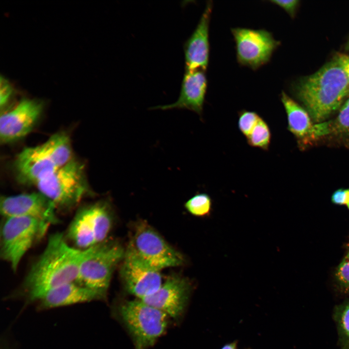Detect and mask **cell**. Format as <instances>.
Wrapping results in <instances>:
<instances>
[{
  "mask_svg": "<svg viewBox=\"0 0 349 349\" xmlns=\"http://www.w3.org/2000/svg\"><path fill=\"white\" fill-rule=\"evenodd\" d=\"M347 190H348V197H347V200L346 201V205L347 206V207L349 209V189H347Z\"/></svg>",
  "mask_w": 349,
  "mask_h": 349,
  "instance_id": "obj_31",
  "label": "cell"
},
{
  "mask_svg": "<svg viewBox=\"0 0 349 349\" xmlns=\"http://www.w3.org/2000/svg\"><path fill=\"white\" fill-rule=\"evenodd\" d=\"M334 59L343 68L349 82V55L343 53H337Z\"/></svg>",
  "mask_w": 349,
  "mask_h": 349,
  "instance_id": "obj_28",
  "label": "cell"
},
{
  "mask_svg": "<svg viewBox=\"0 0 349 349\" xmlns=\"http://www.w3.org/2000/svg\"><path fill=\"white\" fill-rule=\"evenodd\" d=\"M261 117L255 112L245 110L238 113V125L240 131L247 137L252 132Z\"/></svg>",
  "mask_w": 349,
  "mask_h": 349,
  "instance_id": "obj_23",
  "label": "cell"
},
{
  "mask_svg": "<svg viewBox=\"0 0 349 349\" xmlns=\"http://www.w3.org/2000/svg\"><path fill=\"white\" fill-rule=\"evenodd\" d=\"M98 300H104L95 290L75 281L59 286L45 294L38 301V309L44 310Z\"/></svg>",
  "mask_w": 349,
  "mask_h": 349,
  "instance_id": "obj_16",
  "label": "cell"
},
{
  "mask_svg": "<svg viewBox=\"0 0 349 349\" xmlns=\"http://www.w3.org/2000/svg\"><path fill=\"white\" fill-rule=\"evenodd\" d=\"M212 7V1H208L197 26L184 43L185 70L206 71L207 69L210 52L209 27Z\"/></svg>",
  "mask_w": 349,
  "mask_h": 349,
  "instance_id": "obj_14",
  "label": "cell"
},
{
  "mask_svg": "<svg viewBox=\"0 0 349 349\" xmlns=\"http://www.w3.org/2000/svg\"><path fill=\"white\" fill-rule=\"evenodd\" d=\"M348 197L347 189H339L333 192L332 196V202L336 205H346Z\"/></svg>",
  "mask_w": 349,
  "mask_h": 349,
  "instance_id": "obj_27",
  "label": "cell"
},
{
  "mask_svg": "<svg viewBox=\"0 0 349 349\" xmlns=\"http://www.w3.org/2000/svg\"><path fill=\"white\" fill-rule=\"evenodd\" d=\"M207 86L205 70L200 69L185 70L177 100L172 104L157 106L152 107V109H187L201 116Z\"/></svg>",
  "mask_w": 349,
  "mask_h": 349,
  "instance_id": "obj_15",
  "label": "cell"
},
{
  "mask_svg": "<svg viewBox=\"0 0 349 349\" xmlns=\"http://www.w3.org/2000/svg\"><path fill=\"white\" fill-rule=\"evenodd\" d=\"M94 227L97 244L107 239L112 225V216L109 203L99 201L85 206Z\"/></svg>",
  "mask_w": 349,
  "mask_h": 349,
  "instance_id": "obj_19",
  "label": "cell"
},
{
  "mask_svg": "<svg viewBox=\"0 0 349 349\" xmlns=\"http://www.w3.org/2000/svg\"><path fill=\"white\" fill-rule=\"evenodd\" d=\"M125 253L119 242L107 239L86 249L76 282L105 300L112 273Z\"/></svg>",
  "mask_w": 349,
  "mask_h": 349,
  "instance_id": "obj_4",
  "label": "cell"
},
{
  "mask_svg": "<svg viewBox=\"0 0 349 349\" xmlns=\"http://www.w3.org/2000/svg\"><path fill=\"white\" fill-rule=\"evenodd\" d=\"M238 342L235 341L224 345L221 349H237Z\"/></svg>",
  "mask_w": 349,
  "mask_h": 349,
  "instance_id": "obj_30",
  "label": "cell"
},
{
  "mask_svg": "<svg viewBox=\"0 0 349 349\" xmlns=\"http://www.w3.org/2000/svg\"><path fill=\"white\" fill-rule=\"evenodd\" d=\"M59 168L46 141L24 148L14 161L16 179L24 185L36 186Z\"/></svg>",
  "mask_w": 349,
  "mask_h": 349,
  "instance_id": "obj_10",
  "label": "cell"
},
{
  "mask_svg": "<svg viewBox=\"0 0 349 349\" xmlns=\"http://www.w3.org/2000/svg\"><path fill=\"white\" fill-rule=\"evenodd\" d=\"M328 124L329 134H349V98L340 108L337 117Z\"/></svg>",
  "mask_w": 349,
  "mask_h": 349,
  "instance_id": "obj_22",
  "label": "cell"
},
{
  "mask_svg": "<svg viewBox=\"0 0 349 349\" xmlns=\"http://www.w3.org/2000/svg\"><path fill=\"white\" fill-rule=\"evenodd\" d=\"M36 186L39 192L54 204L57 210L61 211L74 208L90 191L83 166L73 159Z\"/></svg>",
  "mask_w": 349,
  "mask_h": 349,
  "instance_id": "obj_3",
  "label": "cell"
},
{
  "mask_svg": "<svg viewBox=\"0 0 349 349\" xmlns=\"http://www.w3.org/2000/svg\"><path fill=\"white\" fill-rule=\"evenodd\" d=\"M0 210L3 218L31 217L48 226L59 222L54 204L39 191L2 196Z\"/></svg>",
  "mask_w": 349,
  "mask_h": 349,
  "instance_id": "obj_9",
  "label": "cell"
},
{
  "mask_svg": "<svg viewBox=\"0 0 349 349\" xmlns=\"http://www.w3.org/2000/svg\"><path fill=\"white\" fill-rule=\"evenodd\" d=\"M48 226L28 217L3 218L0 229V255L16 271L25 254L42 238Z\"/></svg>",
  "mask_w": 349,
  "mask_h": 349,
  "instance_id": "obj_6",
  "label": "cell"
},
{
  "mask_svg": "<svg viewBox=\"0 0 349 349\" xmlns=\"http://www.w3.org/2000/svg\"><path fill=\"white\" fill-rule=\"evenodd\" d=\"M123 259L120 274L128 293L141 299L160 287L162 284L160 271L150 267L126 251Z\"/></svg>",
  "mask_w": 349,
  "mask_h": 349,
  "instance_id": "obj_12",
  "label": "cell"
},
{
  "mask_svg": "<svg viewBox=\"0 0 349 349\" xmlns=\"http://www.w3.org/2000/svg\"><path fill=\"white\" fill-rule=\"evenodd\" d=\"M270 1L283 8L291 17L295 16L300 2L298 0H272Z\"/></svg>",
  "mask_w": 349,
  "mask_h": 349,
  "instance_id": "obj_25",
  "label": "cell"
},
{
  "mask_svg": "<svg viewBox=\"0 0 349 349\" xmlns=\"http://www.w3.org/2000/svg\"><path fill=\"white\" fill-rule=\"evenodd\" d=\"M280 97L287 115V128L299 143L304 144L318 139L316 124H312L308 112L284 91Z\"/></svg>",
  "mask_w": 349,
  "mask_h": 349,
  "instance_id": "obj_17",
  "label": "cell"
},
{
  "mask_svg": "<svg viewBox=\"0 0 349 349\" xmlns=\"http://www.w3.org/2000/svg\"><path fill=\"white\" fill-rule=\"evenodd\" d=\"M336 275L341 285L349 290V252L338 266Z\"/></svg>",
  "mask_w": 349,
  "mask_h": 349,
  "instance_id": "obj_24",
  "label": "cell"
},
{
  "mask_svg": "<svg viewBox=\"0 0 349 349\" xmlns=\"http://www.w3.org/2000/svg\"><path fill=\"white\" fill-rule=\"evenodd\" d=\"M150 267L160 271L184 263L182 254L172 247L147 222L140 221L126 250Z\"/></svg>",
  "mask_w": 349,
  "mask_h": 349,
  "instance_id": "obj_7",
  "label": "cell"
},
{
  "mask_svg": "<svg viewBox=\"0 0 349 349\" xmlns=\"http://www.w3.org/2000/svg\"><path fill=\"white\" fill-rule=\"evenodd\" d=\"M186 209L191 214L199 217L209 216L212 210L210 197L205 193H198L190 198L185 203Z\"/></svg>",
  "mask_w": 349,
  "mask_h": 349,
  "instance_id": "obj_21",
  "label": "cell"
},
{
  "mask_svg": "<svg viewBox=\"0 0 349 349\" xmlns=\"http://www.w3.org/2000/svg\"><path fill=\"white\" fill-rule=\"evenodd\" d=\"M66 238L80 250L87 249L97 244L94 227L85 207L79 209L70 223Z\"/></svg>",
  "mask_w": 349,
  "mask_h": 349,
  "instance_id": "obj_18",
  "label": "cell"
},
{
  "mask_svg": "<svg viewBox=\"0 0 349 349\" xmlns=\"http://www.w3.org/2000/svg\"><path fill=\"white\" fill-rule=\"evenodd\" d=\"M237 60L242 66L257 70L267 64L281 43L265 29L233 28Z\"/></svg>",
  "mask_w": 349,
  "mask_h": 349,
  "instance_id": "obj_8",
  "label": "cell"
},
{
  "mask_svg": "<svg viewBox=\"0 0 349 349\" xmlns=\"http://www.w3.org/2000/svg\"><path fill=\"white\" fill-rule=\"evenodd\" d=\"M341 323L345 334L349 337V304L343 310L341 316Z\"/></svg>",
  "mask_w": 349,
  "mask_h": 349,
  "instance_id": "obj_29",
  "label": "cell"
},
{
  "mask_svg": "<svg viewBox=\"0 0 349 349\" xmlns=\"http://www.w3.org/2000/svg\"><path fill=\"white\" fill-rule=\"evenodd\" d=\"M271 137L268 125L261 118L246 138L247 143L251 146L267 151L270 145Z\"/></svg>",
  "mask_w": 349,
  "mask_h": 349,
  "instance_id": "obj_20",
  "label": "cell"
},
{
  "mask_svg": "<svg viewBox=\"0 0 349 349\" xmlns=\"http://www.w3.org/2000/svg\"></svg>",
  "mask_w": 349,
  "mask_h": 349,
  "instance_id": "obj_33",
  "label": "cell"
},
{
  "mask_svg": "<svg viewBox=\"0 0 349 349\" xmlns=\"http://www.w3.org/2000/svg\"><path fill=\"white\" fill-rule=\"evenodd\" d=\"M43 110L41 101L23 99L11 110L0 118V141L9 143L30 133L37 123Z\"/></svg>",
  "mask_w": 349,
  "mask_h": 349,
  "instance_id": "obj_11",
  "label": "cell"
},
{
  "mask_svg": "<svg viewBox=\"0 0 349 349\" xmlns=\"http://www.w3.org/2000/svg\"><path fill=\"white\" fill-rule=\"evenodd\" d=\"M345 49L347 50H349V39L345 45Z\"/></svg>",
  "mask_w": 349,
  "mask_h": 349,
  "instance_id": "obj_32",
  "label": "cell"
},
{
  "mask_svg": "<svg viewBox=\"0 0 349 349\" xmlns=\"http://www.w3.org/2000/svg\"><path fill=\"white\" fill-rule=\"evenodd\" d=\"M191 288L186 278L171 275L156 291L140 300L169 317L177 318L184 310Z\"/></svg>",
  "mask_w": 349,
  "mask_h": 349,
  "instance_id": "obj_13",
  "label": "cell"
},
{
  "mask_svg": "<svg viewBox=\"0 0 349 349\" xmlns=\"http://www.w3.org/2000/svg\"><path fill=\"white\" fill-rule=\"evenodd\" d=\"M12 93V89L8 81L2 77L0 80V105L2 107L6 105Z\"/></svg>",
  "mask_w": 349,
  "mask_h": 349,
  "instance_id": "obj_26",
  "label": "cell"
},
{
  "mask_svg": "<svg viewBox=\"0 0 349 349\" xmlns=\"http://www.w3.org/2000/svg\"><path fill=\"white\" fill-rule=\"evenodd\" d=\"M293 90L312 119L319 123L338 109L349 95V82L334 58L315 73L299 80Z\"/></svg>",
  "mask_w": 349,
  "mask_h": 349,
  "instance_id": "obj_2",
  "label": "cell"
},
{
  "mask_svg": "<svg viewBox=\"0 0 349 349\" xmlns=\"http://www.w3.org/2000/svg\"><path fill=\"white\" fill-rule=\"evenodd\" d=\"M120 318L130 333L135 349H147L165 331L169 316L140 299L126 301L118 307Z\"/></svg>",
  "mask_w": 349,
  "mask_h": 349,
  "instance_id": "obj_5",
  "label": "cell"
},
{
  "mask_svg": "<svg viewBox=\"0 0 349 349\" xmlns=\"http://www.w3.org/2000/svg\"><path fill=\"white\" fill-rule=\"evenodd\" d=\"M86 252L70 245L62 233L51 235L22 284L20 290L28 302L38 301L52 289L76 281Z\"/></svg>",
  "mask_w": 349,
  "mask_h": 349,
  "instance_id": "obj_1",
  "label": "cell"
}]
</instances>
